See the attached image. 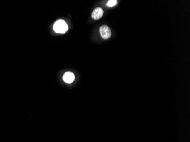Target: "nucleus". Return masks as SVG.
<instances>
[{
	"label": "nucleus",
	"mask_w": 190,
	"mask_h": 142,
	"mask_svg": "<svg viewBox=\"0 0 190 142\" xmlns=\"http://www.w3.org/2000/svg\"><path fill=\"white\" fill-rule=\"evenodd\" d=\"M68 29V27L63 20L60 19L57 21L53 25V30L57 33L64 34Z\"/></svg>",
	"instance_id": "f257e3e1"
},
{
	"label": "nucleus",
	"mask_w": 190,
	"mask_h": 142,
	"mask_svg": "<svg viewBox=\"0 0 190 142\" xmlns=\"http://www.w3.org/2000/svg\"><path fill=\"white\" fill-rule=\"evenodd\" d=\"M100 33L102 38L104 39H108L111 36V30L107 25H103L100 28Z\"/></svg>",
	"instance_id": "f03ea898"
},
{
	"label": "nucleus",
	"mask_w": 190,
	"mask_h": 142,
	"mask_svg": "<svg viewBox=\"0 0 190 142\" xmlns=\"http://www.w3.org/2000/svg\"><path fill=\"white\" fill-rule=\"evenodd\" d=\"M104 14V11L101 7H97L92 12V17L95 20L99 19L102 17Z\"/></svg>",
	"instance_id": "7ed1b4c3"
},
{
	"label": "nucleus",
	"mask_w": 190,
	"mask_h": 142,
	"mask_svg": "<svg viewBox=\"0 0 190 142\" xmlns=\"http://www.w3.org/2000/svg\"><path fill=\"white\" fill-rule=\"evenodd\" d=\"M63 78V80L65 83L70 84L74 81L75 75L73 73H72L71 72H67L65 73Z\"/></svg>",
	"instance_id": "20e7f679"
},
{
	"label": "nucleus",
	"mask_w": 190,
	"mask_h": 142,
	"mask_svg": "<svg viewBox=\"0 0 190 142\" xmlns=\"http://www.w3.org/2000/svg\"><path fill=\"white\" fill-rule=\"evenodd\" d=\"M117 3V1L116 0H111V1H109L107 3V6H109V7H112L114 5H116Z\"/></svg>",
	"instance_id": "39448f33"
}]
</instances>
